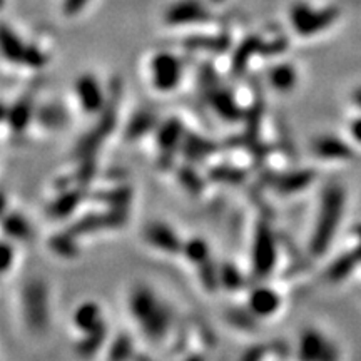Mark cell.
Returning a JSON list of instances; mask_svg holds the SVG:
<instances>
[{"mask_svg": "<svg viewBox=\"0 0 361 361\" xmlns=\"http://www.w3.org/2000/svg\"><path fill=\"white\" fill-rule=\"evenodd\" d=\"M266 355H268V351H266L264 347H253L248 351L242 353L239 361H264Z\"/></svg>", "mask_w": 361, "mask_h": 361, "instance_id": "cell-30", "label": "cell"}, {"mask_svg": "<svg viewBox=\"0 0 361 361\" xmlns=\"http://www.w3.org/2000/svg\"><path fill=\"white\" fill-rule=\"evenodd\" d=\"M182 256L197 268V266H201L203 263H206L208 260H211V248H209L206 239L203 238L186 239L184 249H182Z\"/></svg>", "mask_w": 361, "mask_h": 361, "instance_id": "cell-22", "label": "cell"}, {"mask_svg": "<svg viewBox=\"0 0 361 361\" xmlns=\"http://www.w3.org/2000/svg\"><path fill=\"white\" fill-rule=\"evenodd\" d=\"M127 311L151 343H162L174 326V311L149 284L138 283L129 290Z\"/></svg>", "mask_w": 361, "mask_h": 361, "instance_id": "cell-1", "label": "cell"}, {"mask_svg": "<svg viewBox=\"0 0 361 361\" xmlns=\"http://www.w3.org/2000/svg\"><path fill=\"white\" fill-rule=\"evenodd\" d=\"M3 119H5V123L10 124V127L15 132L25 131L29 124L32 123V119H36V109H34L32 101H29V99L17 101L15 104H12V108L5 109Z\"/></svg>", "mask_w": 361, "mask_h": 361, "instance_id": "cell-19", "label": "cell"}, {"mask_svg": "<svg viewBox=\"0 0 361 361\" xmlns=\"http://www.w3.org/2000/svg\"><path fill=\"white\" fill-rule=\"evenodd\" d=\"M29 40H25L9 24L2 25V55L10 66H25L29 54Z\"/></svg>", "mask_w": 361, "mask_h": 361, "instance_id": "cell-12", "label": "cell"}, {"mask_svg": "<svg viewBox=\"0 0 361 361\" xmlns=\"http://www.w3.org/2000/svg\"><path fill=\"white\" fill-rule=\"evenodd\" d=\"M313 181H314V171L311 169L292 171V173L281 174L278 179L275 181V189L279 192V195L284 196L298 195V192L305 191L306 188H310Z\"/></svg>", "mask_w": 361, "mask_h": 361, "instance_id": "cell-17", "label": "cell"}, {"mask_svg": "<svg viewBox=\"0 0 361 361\" xmlns=\"http://www.w3.org/2000/svg\"><path fill=\"white\" fill-rule=\"evenodd\" d=\"M216 21V9L208 0H171L161 14L162 25L173 30L199 32Z\"/></svg>", "mask_w": 361, "mask_h": 361, "instance_id": "cell-4", "label": "cell"}, {"mask_svg": "<svg viewBox=\"0 0 361 361\" xmlns=\"http://www.w3.org/2000/svg\"><path fill=\"white\" fill-rule=\"evenodd\" d=\"M74 96L79 108L89 116H101L108 109V96L96 74L84 72L74 82Z\"/></svg>", "mask_w": 361, "mask_h": 361, "instance_id": "cell-9", "label": "cell"}, {"mask_svg": "<svg viewBox=\"0 0 361 361\" xmlns=\"http://www.w3.org/2000/svg\"><path fill=\"white\" fill-rule=\"evenodd\" d=\"M209 102H211L212 109L221 119H226V123H234L241 117V108L238 105L236 99L233 94L226 89H212L209 94Z\"/></svg>", "mask_w": 361, "mask_h": 361, "instance_id": "cell-18", "label": "cell"}, {"mask_svg": "<svg viewBox=\"0 0 361 361\" xmlns=\"http://www.w3.org/2000/svg\"><path fill=\"white\" fill-rule=\"evenodd\" d=\"M94 3L96 0H57V12L64 21H77Z\"/></svg>", "mask_w": 361, "mask_h": 361, "instance_id": "cell-24", "label": "cell"}, {"mask_svg": "<svg viewBox=\"0 0 361 361\" xmlns=\"http://www.w3.org/2000/svg\"><path fill=\"white\" fill-rule=\"evenodd\" d=\"M77 203H79V196L75 195V192H66V195L60 196L59 199L52 204L51 211L54 212L55 216H59V218H64V216L69 214L72 209L77 206Z\"/></svg>", "mask_w": 361, "mask_h": 361, "instance_id": "cell-28", "label": "cell"}, {"mask_svg": "<svg viewBox=\"0 0 361 361\" xmlns=\"http://www.w3.org/2000/svg\"><path fill=\"white\" fill-rule=\"evenodd\" d=\"M361 263V246L360 248L345 253L343 256L338 258L336 261H333V264L328 269V278L333 281H340L347 278L348 275H351L353 269Z\"/></svg>", "mask_w": 361, "mask_h": 361, "instance_id": "cell-21", "label": "cell"}, {"mask_svg": "<svg viewBox=\"0 0 361 361\" xmlns=\"http://www.w3.org/2000/svg\"><path fill=\"white\" fill-rule=\"evenodd\" d=\"M214 146L211 142L203 138H195L191 134H186L184 140H182L181 153L191 161H197V159H204L208 154L212 153Z\"/></svg>", "mask_w": 361, "mask_h": 361, "instance_id": "cell-23", "label": "cell"}, {"mask_svg": "<svg viewBox=\"0 0 361 361\" xmlns=\"http://www.w3.org/2000/svg\"><path fill=\"white\" fill-rule=\"evenodd\" d=\"M296 361H341V349L320 328L308 326L296 341Z\"/></svg>", "mask_w": 361, "mask_h": 361, "instance_id": "cell-7", "label": "cell"}, {"mask_svg": "<svg viewBox=\"0 0 361 361\" xmlns=\"http://www.w3.org/2000/svg\"><path fill=\"white\" fill-rule=\"evenodd\" d=\"M345 204H347V195L340 184H328L323 189L313 233L310 236V253L313 256L320 258L329 249L340 229Z\"/></svg>", "mask_w": 361, "mask_h": 361, "instance_id": "cell-2", "label": "cell"}, {"mask_svg": "<svg viewBox=\"0 0 361 361\" xmlns=\"http://www.w3.org/2000/svg\"><path fill=\"white\" fill-rule=\"evenodd\" d=\"M349 136H351L355 142L361 144V116L353 119V123L349 124Z\"/></svg>", "mask_w": 361, "mask_h": 361, "instance_id": "cell-31", "label": "cell"}, {"mask_svg": "<svg viewBox=\"0 0 361 361\" xmlns=\"http://www.w3.org/2000/svg\"><path fill=\"white\" fill-rule=\"evenodd\" d=\"M72 323H74V328L77 329L79 333H82L81 336L105 328L104 316H102V308L96 301H84L75 308Z\"/></svg>", "mask_w": 361, "mask_h": 361, "instance_id": "cell-14", "label": "cell"}, {"mask_svg": "<svg viewBox=\"0 0 361 361\" xmlns=\"http://www.w3.org/2000/svg\"><path fill=\"white\" fill-rule=\"evenodd\" d=\"M208 3L218 10V9H221V7L226 5V3H229V0H208Z\"/></svg>", "mask_w": 361, "mask_h": 361, "instance_id": "cell-32", "label": "cell"}, {"mask_svg": "<svg viewBox=\"0 0 361 361\" xmlns=\"http://www.w3.org/2000/svg\"><path fill=\"white\" fill-rule=\"evenodd\" d=\"M311 151L323 161H347V159H351L355 155L349 144L345 142L343 139L328 134L314 139L311 144Z\"/></svg>", "mask_w": 361, "mask_h": 361, "instance_id": "cell-13", "label": "cell"}, {"mask_svg": "<svg viewBox=\"0 0 361 361\" xmlns=\"http://www.w3.org/2000/svg\"><path fill=\"white\" fill-rule=\"evenodd\" d=\"M154 127V117L149 112L138 114V116L132 119L131 125L127 127V136L131 139H139L140 136H144V132H147L149 129Z\"/></svg>", "mask_w": 361, "mask_h": 361, "instance_id": "cell-25", "label": "cell"}, {"mask_svg": "<svg viewBox=\"0 0 361 361\" xmlns=\"http://www.w3.org/2000/svg\"><path fill=\"white\" fill-rule=\"evenodd\" d=\"M356 102H358V104L361 105V90H358V92H356Z\"/></svg>", "mask_w": 361, "mask_h": 361, "instance_id": "cell-34", "label": "cell"}, {"mask_svg": "<svg viewBox=\"0 0 361 361\" xmlns=\"http://www.w3.org/2000/svg\"><path fill=\"white\" fill-rule=\"evenodd\" d=\"M21 311L30 333L44 334L51 325V296L44 279L32 278L22 286Z\"/></svg>", "mask_w": 361, "mask_h": 361, "instance_id": "cell-5", "label": "cell"}, {"mask_svg": "<svg viewBox=\"0 0 361 361\" xmlns=\"http://www.w3.org/2000/svg\"><path fill=\"white\" fill-rule=\"evenodd\" d=\"M340 14L336 5H320L313 0H292L286 10V24L296 39H316L336 24Z\"/></svg>", "mask_w": 361, "mask_h": 361, "instance_id": "cell-3", "label": "cell"}, {"mask_svg": "<svg viewBox=\"0 0 361 361\" xmlns=\"http://www.w3.org/2000/svg\"><path fill=\"white\" fill-rule=\"evenodd\" d=\"M276 263H278V238L273 233L271 224L266 221L258 223L251 251L253 273L258 278H268L275 271Z\"/></svg>", "mask_w": 361, "mask_h": 361, "instance_id": "cell-8", "label": "cell"}, {"mask_svg": "<svg viewBox=\"0 0 361 361\" xmlns=\"http://www.w3.org/2000/svg\"><path fill=\"white\" fill-rule=\"evenodd\" d=\"M131 353V343L127 338H121L111 347V360L112 361H124L125 356Z\"/></svg>", "mask_w": 361, "mask_h": 361, "instance_id": "cell-29", "label": "cell"}, {"mask_svg": "<svg viewBox=\"0 0 361 361\" xmlns=\"http://www.w3.org/2000/svg\"><path fill=\"white\" fill-rule=\"evenodd\" d=\"M36 116L40 117L39 123H42L45 127L55 129L57 125L64 123L62 111L57 105H42L39 111H36Z\"/></svg>", "mask_w": 361, "mask_h": 361, "instance_id": "cell-27", "label": "cell"}, {"mask_svg": "<svg viewBox=\"0 0 361 361\" xmlns=\"http://www.w3.org/2000/svg\"><path fill=\"white\" fill-rule=\"evenodd\" d=\"M3 233L10 241L14 239V242L27 241L32 234V226H30L29 219L21 212H5L3 214Z\"/></svg>", "mask_w": 361, "mask_h": 361, "instance_id": "cell-20", "label": "cell"}, {"mask_svg": "<svg viewBox=\"0 0 361 361\" xmlns=\"http://www.w3.org/2000/svg\"><path fill=\"white\" fill-rule=\"evenodd\" d=\"M186 138V132L182 124L177 119H167L159 125L158 136V149L162 154H174V151H181L182 140Z\"/></svg>", "mask_w": 361, "mask_h": 361, "instance_id": "cell-16", "label": "cell"}, {"mask_svg": "<svg viewBox=\"0 0 361 361\" xmlns=\"http://www.w3.org/2000/svg\"><path fill=\"white\" fill-rule=\"evenodd\" d=\"M184 361H206V360H204L203 355H189Z\"/></svg>", "mask_w": 361, "mask_h": 361, "instance_id": "cell-33", "label": "cell"}, {"mask_svg": "<svg viewBox=\"0 0 361 361\" xmlns=\"http://www.w3.org/2000/svg\"><path fill=\"white\" fill-rule=\"evenodd\" d=\"M268 82L271 89L279 94H290L296 89L299 82L298 67L288 60H279L275 62L268 69Z\"/></svg>", "mask_w": 361, "mask_h": 361, "instance_id": "cell-15", "label": "cell"}, {"mask_svg": "<svg viewBox=\"0 0 361 361\" xmlns=\"http://www.w3.org/2000/svg\"><path fill=\"white\" fill-rule=\"evenodd\" d=\"M283 306V298L275 288L268 284H258L256 288L249 291L248 296V310L251 311L258 321L269 320L275 314H278Z\"/></svg>", "mask_w": 361, "mask_h": 361, "instance_id": "cell-11", "label": "cell"}, {"mask_svg": "<svg viewBox=\"0 0 361 361\" xmlns=\"http://www.w3.org/2000/svg\"><path fill=\"white\" fill-rule=\"evenodd\" d=\"M142 239L147 246L167 256H179L184 249V239L171 224L164 221H149L142 227Z\"/></svg>", "mask_w": 361, "mask_h": 361, "instance_id": "cell-10", "label": "cell"}, {"mask_svg": "<svg viewBox=\"0 0 361 361\" xmlns=\"http://www.w3.org/2000/svg\"><path fill=\"white\" fill-rule=\"evenodd\" d=\"M219 283H221V288H227V290L233 291L241 286V275L234 266L219 264Z\"/></svg>", "mask_w": 361, "mask_h": 361, "instance_id": "cell-26", "label": "cell"}, {"mask_svg": "<svg viewBox=\"0 0 361 361\" xmlns=\"http://www.w3.org/2000/svg\"><path fill=\"white\" fill-rule=\"evenodd\" d=\"M151 87L159 94H171L181 86L184 62L171 51H158L149 55L146 64Z\"/></svg>", "mask_w": 361, "mask_h": 361, "instance_id": "cell-6", "label": "cell"}]
</instances>
